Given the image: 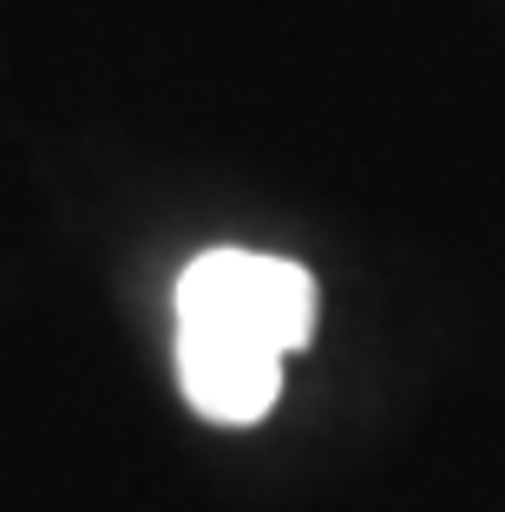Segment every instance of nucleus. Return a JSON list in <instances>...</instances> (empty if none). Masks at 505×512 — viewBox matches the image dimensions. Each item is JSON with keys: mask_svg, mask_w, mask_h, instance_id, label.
<instances>
[{"mask_svg": "<svg viewBox=\"0 0 505 512\" xmlns=\"http://www.w3.org/2000/svg\"><path fill=\"white\" fill-rule=\"evenodd\" d=\"M315 329V276L289 256L204 250L178 276V381L217 427H250L276 407L283 355Z\"/></svg>", "mask_w": 505, "mask_h": 512, "instance_id": "1", "label": "nucleus"}]
</instances>
